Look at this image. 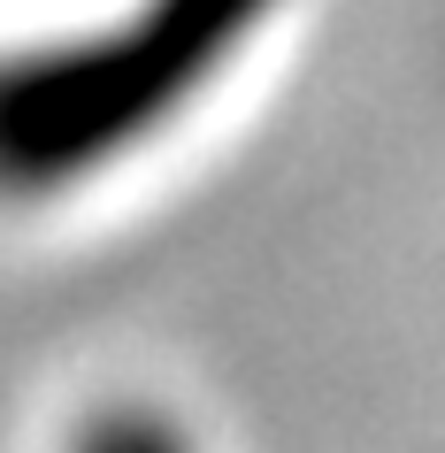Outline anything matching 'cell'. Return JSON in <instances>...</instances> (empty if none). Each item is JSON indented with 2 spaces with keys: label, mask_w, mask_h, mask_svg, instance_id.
<instances>
[{
  "label": "cell",
  "mask_w": 445,
  "mask_h": 453,
  "mask_svg": "<svg viewBox=\"0 0 445 453\" xmlns=\"http://www.w3.org/2000/svg\"><path fill=\"white\" fill-rule=\"evenodd\" d=\"M277 0H139L123 24L0 62V192L39 200L116 169L162 123H177Z\"/></svg>",
  "instance_id": "obj_1"
},
{
  "label": "cell",
  "mask_w": 445,
  "mask_h": 453,
  "mask_svg": "<svg viewBox=\"0 0 445 453\" xmlns=\"http://www.w3.org/2000/svg\"><path fill=\"white\" fill-rule=\"evenodd\" d=\"M77 453H192V446L154 407H100L93 423L77 430Z\"/></svg>",
  "instance_id": "obj_2"
}]
</instances>
